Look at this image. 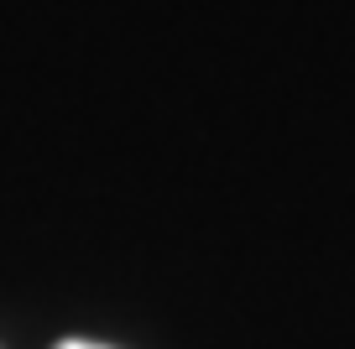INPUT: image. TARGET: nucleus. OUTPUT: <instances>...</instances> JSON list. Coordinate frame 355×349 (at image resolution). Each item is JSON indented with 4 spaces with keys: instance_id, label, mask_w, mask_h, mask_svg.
Instances as JSON below:
<instances>
[{
    "instance_id": "nucleus-1",
    "label": "nucleus",
    "mask_w": 355,
    "mask_h": 349,
    "mask_svg": "<svg viewBox=\"0 0 355 349\" xmlns=\"http://www.w3.org/2000/svg\"><path fill=\"white\" fill-rule=\"evenodd\" d=\"M58 349H105V344H84V339H63Z\"/></svg>"
}]
</instances>
